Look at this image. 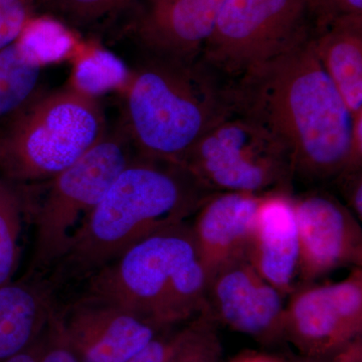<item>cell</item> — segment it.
<instances>
[{
    "label": "cell",
    "instance_id": "7c38bea8",
    "mask_svg": "<svg viewBox=\"0 0 362 362\" xmlns=\"http://www.w3.org/2000/svg\"><path fill=\"white\" fill-rule=\"evenodd\" d=\"M54 325L80 362L128 361L163 332L135 314L86 298L57 312Z\"/></svg>",
    "mask_w": 362,
    "mask_h": 362
},
{
    "label": "cell",
    "instance_id": "3957f363",
    "mask_svg": "<svg viewBox=\"0 0 362 362\" xmlns=\"http://www.w3.org/2000/svg\"><path fill=\"white\" fill-rule=\"evenodd\" d=\"M204 63L152 57L126 86L125 126L139 156L182 166L199 139L233 111Z\"/></svg>",
    "mask_w": 362,
    "mask_h": 362
},
{
    "label": "cell",
    "instance_id": "d6986e66",
    "mask_svg": "<svg viewBox=\"0 0 362 362\" xmlns=\"http://www.w3.org/2000/svg\"><path fill=\"white\" fill-rule=\"evenodd\" d=\"M16 42L21 54L40 68L59 63L76 47L71 30L51 18H30Z\"/></svg>",
    "mask_w": 362,
    "mask_h": 362
},
{
    "label": "cell",
    "instance_id": "f1b7e54d",
    "mask_svg": "<svg viewBox=\"0 0 362 362\" xmlns=\"http://www.w3.org/2000/svg\"><path fill=\"white\" fill-rule=\"evenodd\" d=\"M51 338L52 328L49 325L44 334L39 339L35 340L33 344L1 362H40L49 347Z\"/></svg>",
    "mask_w": 362,
    "mask_h": 362
},
{
    "label": "cell",
    "instance_id": "30bf717a",
    "mask_svg": "<svg viewBox=\"0 0 362 362\" xmlns=\"http://www.w3.org/2000/svg\"><path fill=\"white\" fill-rule=\"evenodd\" d=\"M294 209L300 282L362 267L361 226L349 207L327 192H315L294 197Z\"/></svg>",
    "mask_w": 362,
    "mask_h": 362
},
{
    "label": "cell",
    "instance_id": "8fae6325",
    "mask_svg": "<svg viewBox=\"0 0 362 362\" xmlns=\"http://www.w3.org/2000/svg\"><path fill=\"white\" fill-rule=\"evenodd\" d=\"M285 298L244 259L209 279L204 310L230 329L273 344L284 340Z\"/></svg>",
    "mask_w": 362,
    "mask_h": 362
},
{
    "label": "cell",
    "instance_id": "7a4b0ae2",
    "mask_svg": "<svg viewBox=\"0 0 362 362\" xmlns=\"http://www.w3.org/2000/svg\"><path fill=\"white\" fill-rule=\"evenodd\" d=\"M213 194L180 164L136 156L74 233L54 282L87 280L140 240L187 221Z\"/></svg>",
    "mask_w": 362,
    "mask_h": 362
},
{
    "label": "cell",
    "instance_id": "8992f818",
    "mask_svg": "<svg viewBox=\"0 0 362 362\" xmlns=\"http://www.w3.org/2000/svg\"><path fill=\"white\" fill-rule=\"evenodd\" d=\"M125 126L107 132L92 148L58 173L35 209L30 271L56 265L88 214L136 156Z\"/></svg>",
    "mask_w": 362,
    "mask_h": 362
},
{
    "label": "cell",
    "instance_id": "f546056e",
    "mask_svg": "<svg viewBox=\"0 0 362 362\" xmlns=\"http://www.w3.org/2000/svg\"><path fill=\"white\" fill-rule=\"evenodd\" d=\"M51 328V342L40 362H80L70 347L59 337V333L54 328V319L52 321Z\"/></svg>",
    "mask_w": 362,
    "mask_h": 362
},
{
    "label": "cell",
    "instance_id": "4fadbf2b",
    "mask_svg": "<svg viewBox=\"0 0 362 362\" xmlns=\"http://www.w3.org/2000/svg\"><path fill=\"white\" fill-rule=\"evenodd\" d=\"M226 0H150L136 35L152 56L197 61Z\"/></svg>",
    "mask_w": 362,
    "mask_h": 362
},
{
    "label": "cell",
    "instance_id": "83f0119b",
    "mask_svg": "<svg viewBox=\"0 0 362 362\" xmlns=\"http://www.w3.org/2000/svg\"><path fill=\"white\" fill-rule=\"evenodd\" d=\"M291 362H362L361 337L328 356L319 357L299 356L292 357Z\"/></svg>",
    "mask_w": 362,
    "mask_h": 362
},
{
    "label": "cell",
    "instance_id": "6da1fadb",
    "mask_svg": "<svg viewBox=\"0 0 362 362\" xmlns=\"http://www.w3.org/2000/svg\"><path fill=\"white\" fill-rule=\"evenodd\" d=\"M230 95L233 112L284 147L293 176L323 181L349 173L354 117L317 58L312 37L240 76Z\"/></svg>",
    "mask_w": 362,
    "mask_h": 362
},
{
    "label": "cell",
    "instance_id": "ffe728a7",
    "mask_svg": "<svg viewBox=\"0 0 362 362\" xmlns=\"http://www.w3.org/2000/svg\"><path fill=\"white\" fill-rule=\"evenodd\" d=\"M131 73L113 52L104 49L88 52L76 63L70 87L86 96H102L120 88H126Z\"/></svg>",
    "mask_w": 362,
    "mask_h": 362
},
{
    "label": "cell",
    "instance_id": "9c48e42d",
    "mask_svg": "<svg viewBox=\"0 0 362 362\" xmlns=\"http://www.w3.org/2000/svg\"><path fill=\"white\" fill-rule=\"evenodd\" d=\"M288 297L284 340L299 356H328L361 337L362 267L338 282L301 285Z\"/></svg>",
    "mask_w": 362,
    "mask_h": 362
},
{
    "label": "cell",
    "instance_id": "2e32d148",
    "mask_svg": "<svg viewBox=\"0 0 362 362\" xmlns=\"http://www.w3.org/2000/svg\"><path fill=\"white\" fill-rule=\"evenodd\" d=\"M312 44L352 117L362 115V14L332 21Z\"/></svg>",
    "mask_w": 362,
    "mask_h": 362
},
{
    "label": "cell",
    "instance_id": "484cf974",
    "mask_svg": "<svg viewBox=\"0 0 362 362\" xmlns=\"http://www.w3.org/2000/svg\"><path fill=\"white\" fill-rule=\"evenodd\" d=\"M341 194L346 206L354 216L362 220V175L361 170L343 173L337 176Z\"/></svg>",
    "mask_w": 362,
    "mask_h": 362
},
{
    "label": "cell",
    "instance_id": "603a6c76",
    "mask_svg": "<svg viewBox=\"0 0 362 362\" xmlns=\"http://www.w3.org/2000/svg\"><path fill=\"white\" fill-rule=\"evenodd\" d=\"M52 11L78 25L92 23L124 8L134 0H44Z\"/></svg>",
    "mask_w": 362,
    "mask_h": 362
},
{
    "label": "cell",
    "instance_id": "5bb4252c",
    "mask_svg": "<svg viewBox=\"0 0 362 362\" xmlns=\"http://www.w3.org/2000/svg\"><path fill=\"white\" fill-rule=\"evenodd\" d=\"M262 194L214 192L197 209L192 226L207 278L226 265L247 259Z\"/></svg>",
    "mask_w": 362,
    "mask_h": 362
},
{
    "label": "cell",
    "instance_id": "277c9868",
    "mask_svg": "<svg viewBox=\"0 0 362 362\" xmlns=\"http://www.w3.org/2000/svg\"><path fill=\"white\" fill-rule=\"evenodd\" d=\"M87 282L83 298L130 312L161 331L206 309L209 278L187 221L140 240Z\"/></svg>",
    "mask_w": 362,
    "mask_h": 362
},
{
    "label": "cell",
    "instance_id": "44dd1931",
    "mask_svg": "<svg viewBox=\"0 0 362 362\" xmlns=\"http://www.w3.org/2000/svg\"><path fill=\"white\" fill-rule=\"evenodd\" d=\"M23 211L18 190L0 177V287L13 282L18 269Z\"/></svg>",
    "mask_w": 362,
    "mask_h": 362
},
{
    "label": "cell",
    "instance_id": "d4e9b609",
    "mask_svg": "<svg viewBox=\"0 0 362 362\" xmlns=\"http://www.w3.org/2000/svg\"><path fill=\"white\" fill-rule=\"evenodd\" d=\"M307 6L318 30L338 18L362 14V0H307Z\"/></svg>",
    "mask_w": 362,
    "mask_h": 362
},
{
    "label": "cell",
    "instance_id": "ba28073f",
    "mask_svg": "<svg viewBox=\"0 0 362 362\" xmlns=\"http://www.w3.org/2000/svg\"><path fill=\"white\" fill-rule=\"evenodd\" d=\"M307 0H226L202 58L240 77L310 39Z\"/></svg>",
    "mask_w": 362,
    "mask_h": 362
},
{
    "label": "cell",
    "instance_id": "4dcf8cb0",
    "mask_svg": "<svg viewBox=\"0 0 362 362\" xmlns=\"http://www.w3.org/2000/svg\"><path fill=\"white\" fill-rule=\"evenodd\" d=\"M228 362H287L282 357L259 351H245Z\"/></svg>",
    "mask_w": 362,
    "mask_h": 362
},
{
    "label": "cell",
    "instance_id": "4316f807",
    "mask_svg": "<svg viewBox=\"0 0 362 362\" xmlns=\"http://www.w3.org/2000/svg\"><path fill=\"white\" fill-rule=\"evenodd\" d=\"M168 331V330H166ZM166 331L161 332L158 337L154 338L151 342L138 352L134 356L131 357L126 362H166L170 356L175 342V333L168 334Z\"/></svg>",
    "mask_w": 362,
    "mask_h": 362
},
{
    "label": "cell",
    "instance_id": "ac0fdd59",
    "mask_svg": "<svg viewBox=\"0 0 362 362\" xmlns=\"http://www.w3.org/2000/svg\"><path fill=\"white\" fill-rule=\"evenodd\" d=\"M40 70L21 54L16 42L0 51V122L11 120L33 101Z\"/></svg>",
    "mask_w": 362,
    "mask_h": 362
},
{
    "label": "cell",
    "instance_id": "e0dca14e",
    "mask_svg": "<svg viewBox=\"0 0 362 362\" xmlns=\"http://www.w3.org/2000/svg\"><path fill=\"white\" fill-rule=\"evenodd\" d=\"M56 312L45 286L11 282L0 287V362L39 339Z\"/></svg>",
    "mask_w": 362,
    "mask_h": 362
},
{
    "label": "cell",
    "instance_id": "cb8c5ba5",
    "mask_svg": "<svg viewBox=\"0 0 362 362\" xmlns=\"http://www.w3.org/2000/svg\"><path fill=\"white\" fill-rule=\"evenodd\" d=\"M33 0H0V51L13 45L30 20Z\"/></svg>",
    "mask_w": 362,
    "mask_h": 362
},
{
    "label": "cell",
    "instance_id": "9a60e30c",
    "mask_svg": "<svg viewBox=\"0 0 362 362\" xmlns=\"http://www.w3.org/2000/svg\"><path fill=\"white\" fill-rule=\"evenodd\" d=\"M298 232L290 189L262 194L247 259L267 282L289 296L297 278Z\"/></svg>",
    "mask_w": 362,
    "mask_h": 362
},
{
    "label": "cell",
    "instance_id": "52a82bcc",
    "mask_svg": "<svg viewBox=\"0 0 362 362\" xmlns=\"http://www.w3.org/2000/svg\"><path fill=\"white\" fill-rule=\"evenodd\" d=\"M182 166L213 192L263 194L290 189L294 177L289 156L278 140L233 111L202 136Z\"/></svg>",
    "mask_w": 362,
    "mask_h": 362
},
{
    "label": "cell",
    "instance_id": "7402d4cb",
    "mask_svg": "<svg viewBox=\"0 0 362 362\" xmlns=\"http://www.w3.org/2000/svg\"><path fill=\"white\" fill-rule=\"evenodd\" d=\"M218 322L204 310L175 333L173 349L166 362H221L223 346Z\"/></svg>",
    "mask_w": 362,
    "mask_h": 362
},
{
    "label": "cell",
    "instance_id": "5b68a950",
    "mask_svg": "<svg viewBox=\"0 0 362 362\" xmlns=\"http://www.w3.org/2000/svg\"><path fill=\"white\" fill-rule=\"evenodd\" d=\"M107 132L95 98L71 87L37 98L0 135V177L13 185L52 180Z\"/></svg>",
    "mask_w": 362,
    "mask_h": 362
}]
</instances>
